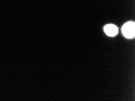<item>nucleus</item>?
<instances>
[{"label":"nucleus","instance_id":"f257e3e1","mask_svg":"<svg viewBox=\"0 0 135 101\" xmlns=\"http://www.w3.org/2000/svg\"><path fill=\"white\" fill-rule=\"evenodd\" d=\"M135 23L133 22H129L123 26L122 32L125 37L127 38H132L135 37Z\"/></svg>","mask_w":135,"mask_h":101},{"label":"nucleus","instance_id":"f03ea898","mask_svg":"<svg viewBox=\"0 0 135 101\" xmlns=\"http://www.w3.org/2000/svg\"><path fill=\"white\" fill-rule=\"evenodd\" d=\"M104 31L109 36H114L118 33V29L117 27L114 25L108 24L105 26Z\"/></svg>","mask_w":135,"mask_h":101}]
</instances>
